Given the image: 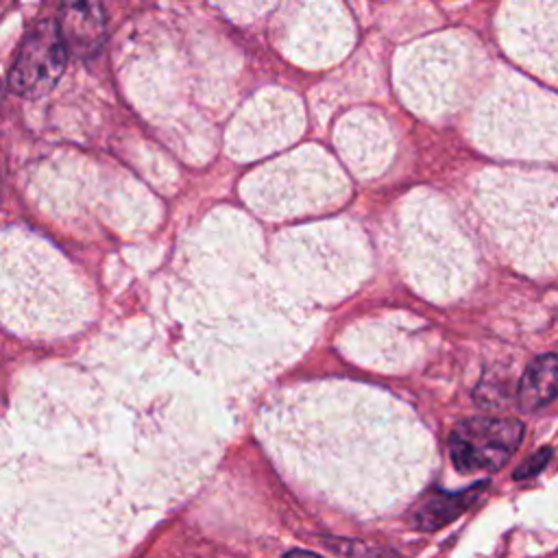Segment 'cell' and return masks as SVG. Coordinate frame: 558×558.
<instances>
[{
    "label": "cell",
    "mask_w": 558,
    "mask_h": 558,
    "mask_svg": "<svg viewBox=\"0 0 558 558\" xmlns=\"http://www.w3.org/2000/svg\"><path fill=\"white\" fill-rule=\"evenodd\" d=\"M68 61V48L57 22L41 20L33 24L15 52L9 70V87L22 98H44L61 78Z\"/></svg>",
    "instance_id": "obj_1"
},
{
    "label": "cell",
    "mask_w": 558,
    "mask_h": 558,
    "mask_svg": "<svg viewBox=\"0 0 558 558\" xmlns=\"http://www.w3.org/2000/svg\"><path fill=\"white\" fill-rule=\"evenodd\" d=\"M517 397L523 410H536L558 397V353L541 355L527 364Z\"/></svg>",
    "instance_id": "obj_4"
},
{
    "label": "cell",
    "mask_w": 558,
    "mask_h": 558,
    "mask_svg": "<svg viewBox=\"0 0 558 558\" xmlns=\"http://www.w3.org/2000/svg\"><path fill=\"white\" fill-rule=\"evenodd\" d=\"M286 558H320V556L310 554V551H290V554H286Z\"/></svg>",
    "instance_id": "obj_7"
},
{
    "label": "cell",
    "mask_w": 558,
    "mask_h": 558,
    "mask_svg": "<svg viewBox=\"0 0 558 558\" xmlns=\"http://www.w3.org/2000/svg\"><path fill=\"white\" fill-rule=\"evenodd\" d=\"M549 458H551V447H543V449H538L536 453H532V458H527V460L517 469L514 477H517V480H523V477H530V475L538 473V471L547 464V460H549Z\"/></svg>",
    "instance_id": "obj_6"
},
{
    "label": "cell",
    "mask_w": 558,
    "mask_h": 558,
    "mask_svg": "<svg viewBox=\"0 0 558 558\" xmlns=\"http://www.w3.org/2000/svg\"><path fill=\"white\" fill-rule=\"evenodd\" d=\"M486 484H477L471 490L464 493H456V495H434L427 501H423V506H418L414 521L418 527L423 530H434L440 527L449 521H453L458 514H462L482 493Z\"/></svg>",
    "instance_id": "obj_5"
},
{
    "label": "cell",
    "mask_w": 558,
    "mask_h": 558,
    "mask_svg": "<svg viewBox=\"0 0 558 558\" xmlns=\"http://www.w3.org/2000/svg\"><path fill=\"white\" fill-rule=\"evenodd\" d=\"M57 26L65 48L76 57H94L107 37L100 0H59Z\"/></svg>",
    "instance_id": "obj_3"
},
{
    "label": "cell",
    "mask_w": 558,
    "mask_h": 558,
    "mask_svg": "<svg viewBox=\"0 0 558 558\" xmlns=\"http://www.w3.org/2000/svg\"><path fill=\"white\" fill-rule=\"evenodd\" d=\"M521 436L523 425L514 418H464L449 434L451 462L460 473L497 471L517 451Z\"/></svg>",
    "instance_id": "obj_2"
}]
</instances>
